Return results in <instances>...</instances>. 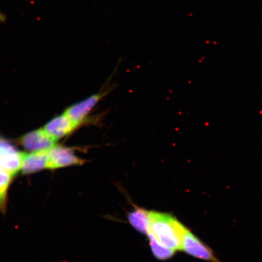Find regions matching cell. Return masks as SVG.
Returning <instances> with one entry per match:
<instances>
[{"mask_svg":"<svg viewBox=\"0 0 262 262\" xmlns=\"http://www.w3.org/2000/svg\"><path fill=\"white\" fill-rule=\"evenodd\" d=\"M56 142L45 132L43 128L31 131L19 139L21 145L31 152L51 149L55 146Z\"/></svg>","mask_w":262,"mask_h":262,"instance_id":"cell-5","label":"cell"},{"mask_svg":"<svg viewBox=\"0 0 262 262\" xmlns=\"http://www.w3.org/2000/svg\"><path fill=\"white\" fill-rule=\"evenodd\" d=\"M116 86L115 84L111 86L107 85L106 90L103 89L99 93L93 95V96L88 97L86 99L81 101V102L74 104V105L68 108L64 113L70 118L72 122L78 126L86 119L88 115L96 106V104L103 97L106 96L108 94L113 91L116 88Z\"/></svg>","mask_w":262,"mask_h":262,"instance_id":"cell-2","label":"cell"},{"mask_svg":"<svg viewBox=\"0 0 262 262\" xmlns=\"http://www.w3.org/2000/svg\"><path fill=\"white\" fill-rule=\"evenodd\" d=\"M136 209L127 215V219L132 227L140 233L147 234L149 229V211L135 206Z\"/></svg>","mask_w":262,"mask_h":262,"instance_id":"cell-9","label":"cell"},{"mask_svg":"<svg viewBox=\"0 0 262 262\" xmlns=\"http://www.w3.org/2000/svg\"><path fill=\"white\" fill-rule=\"evenodd\" d=\"M77 127L64 113L51 120L46 124L43 129L52 139L57 141L68 135Z\"/></svg>","mask_w":262,"mask_h":262,"instance_id":"cell-7","label":"cell"},{"mask_svg":"<svg viewBox=\"0 0 262 262\" xmlns=\"http://www.w3.org/2000/svg\"><path fill=\"white\" fill-rule=\"evenodd\" d=\"M6 20V16L5 14H2V12H0V24L1 23H3Z\"/></svg>","mask_w":262,"mask_h":262,"instance_id":"cell-12","label":"cell"},{"mask_svg":"<svg viewBox=\"0 0 262 262\" xmlns=\"http://www.w3.org/2000/svg\"><path fill=\"white\" fill-rule=\"evenodd\" d=\"M84 161L75 155L73 149L54 146L48 151L47 169H56L64 167L83 165Z\"/></svg>","mask_w":262,"mask_h":262,"instance_id":"cell-4","label":"cell"},{"mask_svg":"<svg viewBox=\"0 0 262 262\" xmlns=\"http://www.w3.org/2000/svg\"><path fill=\"white\" fill-rule=\"evenodd\" d=\"M182 251L191 256L209 262H222L216 256L214 252L201 239L187 229L183 238Z\"/></svg>","mask_w":262,"mask_h":262,"instance_id":"cell-3","label":"cell"},{"mask_svg":"<svg viewBox=\"0 0 262 262\" xmlns=\"http://www.w3.org/2000/svg\"><path fill=\"white\" fill-rule=\"evenodd\" d=\"M147 235L149 238L150 249H151L154 255L157 258L161 260H165L174 255L176 251L160 244L151 232H147Z\"/></svg>","mask_w":262,"mask_h":262,"instance_id":"cell-10","label":"cell"},{"mask_svg":"<svg viewBox=\"0 0 262 262\" xmlns=\"http://www.w3.org/2000/svg\"><path fill=\"white\" fill-rule=\"evenodd\" d=\"M187 229L171 214L149 211L148 231L166 247L176 251H182L183 238Z\"/></svg>","mask_w":262,"mask_h":262,"instance_id":"cell-1","label":"cell"},{"mask_svg":"<svg viewBox=\"0 0 262 262\" xmlns=\"http://www.w3.org/2000/svg\"><path fill=\"white\" fill-rule=\"evenodd\" d=\"M21 152L6 141L0 140V169L15 176L20 171Z\"/></svg>","mask_w":262,"mask_h":262,"instance_id":"cell-6","label":"cell"},{"mask_svg":"<svg viewBox=\"0 0 262 262\" xmlns=\"http://www.w3.org/2000/svg\"><path fill=\"white\" fill-rule=\"evenodd\" d=\"M48 150L30 153L21 152L20 171L24 174H30L47 169Z\"/></svg>","mask_w":262,"mask_h":262,"instance_id":"cell-8","label":"cell"},{"mask_svg":"<svg viewBox=\"0 0 262 262\" xmlns=\"http://www.w3.org/2000/svg\"><path fill=\"white\" fill-rule=\"evenodd\" d=\"M14 177L12 173L0 169V212H6L8 190Z\"/></svg>","mask_w":262,"mask_h":262,"instance_id":"cell-11","label":"cell"}]
</instances>
